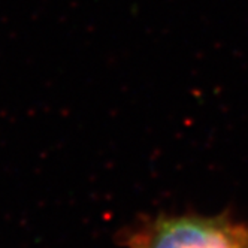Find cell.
Masks as SVG:
<instances>
[{
    "instance_id": "obj_1",
    "label": "cell",
    "mask_w": 248,
    "mask_h": 248,
    "mask_svg": "<svg viewBox=\"0 0 248 248\" xmlns=\"http://www.w3.org/2000/svg\"><path fill=\"white\" fill-rule=\"evenodd\" d=\"M130 248H248V229L223 217H163L129 238Z\"/></svg>"
}]
</instances>
